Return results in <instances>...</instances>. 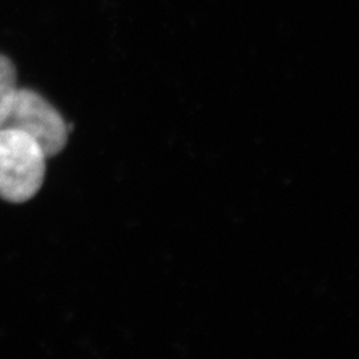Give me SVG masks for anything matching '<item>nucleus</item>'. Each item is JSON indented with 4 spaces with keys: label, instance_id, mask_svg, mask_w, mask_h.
Masks as SVG:
<instances>
[{
    "label": "nucleus",
    "instance_id": "nucleus-1",
    "mask_svg": "<svg viewBox=\"0 0 359 359\" xmlns=\"http://www.w3.org/2000/svg\"><path fill=\"white\" fill-rule=\"evenodd\" d=\"M47 156L27 133L0 128V198L11 204L32 200L43 187Z\"/></svg>",
    "mask_w": 359,
    "mask_h": 359
},
{
    "label": "nucleus",
    "instance_id": "nucleus-2",
    "mask_svg": "<svg viewBox=\"0 0 359 359\" xmlns=\"http://www.w3.org/2000/svg\"><path fill=\"white\" fill-rule=\"evenodd\" d=\"M6 127L27 133L38 142L47 157L60 154L67 145L69 127L62 114L40 93L19 88Z\"/></svg>",
    "mask_w": 359,
    "mask_h": 359
},
{
    "label": "nucleus",
    "instance_id": "nucleus-3",
    "mask_svg": "<svg viewBox=\"0 0 359 359\" xmlns=\"http://www.w3.org/2000/svg\"><path fill=\"white\" fill-rule=\"evenodd\" d=\"M16 69L13 62L0 55V128L7 126L13 109V100L18 92Z\"/></svg>",
    "mask_w": 359,
    "mask_h": 359
}]
</instances>
